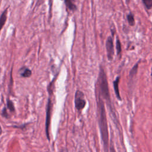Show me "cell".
<instances>
[{"label": "cell", "mask_w": 152, "mask_h": 152, "mask_svg": "<svg viewBox=\"0 0 152 152\" xmlns=\"http://www.w3.org/2000/svg\"><path fill=\"white\" fill-rule=\"evenodd\" d=\"M97 118L100 132L102 140L104 152H108L109 150V131L106 113L104 107V103L101 96L97 94Z\"/></svg>", "instance_id": "6da1fadb"}, {"label": "cell", "mask_w": 152, "mask_h": 152, "mask_svg": "<svg viewBox=\"0 0 152 152\" xmlns=\"http://www.w3.org/2000/svg\"><path fill=\"white\" fill-rule=\"evenodd\" d=\"M97 82H98L97 94H99L102 99H103L106 100V103H107L109 108L110 109V110L112 112V114L114 118V119L115 121H116V115L115 114V112L113 111V109L112 108V103H111V100H110L109 90L108 84H107V77H106V74L103 68H100V69Z\"/></svg>", "instance_id": "7a4b0ae2"}, {"label": "cell", "mask_w": 152, "mask_h": 152, "mask_svg": "<svg viewBox=\"0 0 152 152\" xmlns=\"http://www.w3.org/2000/svg\"><path fill=\"white\" fill-rule=\"evenodd\" d=\"M52 104L50 98H49L48 103L46 108V122H45V131L47 138L49 141H50V136H49V126L50 122V116H51V110H52Z\"/></svg>", "instance_id": "3957f363"}, {"label": "cell", "mask_w": 152, "mask_h": 152, "mask_svg": "<svg viewBox=\"0 0 152 152\" xmlns=\"http://www.w3.org/2000/svg\"><path fill=\"white\" fill-rule=\"evenodd\" d=\"M74 103L75 108L78 111H81L85 107L86 102L84 99V93L81 91L77 90L75 92Z\"/></svg>", "instance_id": "277c9868"}, {"label": "cell", "mask_w": 152, "mask_h": 152, "mask_svg": "<svg viewBox=\"0 0 152 152\" xmlns=\"http://www.w3.org/2000/svg\"><path fill=\"white\" fill-rule=\"evenodd\" d=\"M106 48L107 51V55L109 60H112L114 55V49L113 40L111 37H109L106 42Z\"/></svg>", "instance_id": "5b68a950"}, {"label": "cell", "mask_w": 152, "mask_h": 152, "mask_svg": "<svg viewBox=\"0 0 152 152\" xmlns=\"http://www.w3.org/2000/svg\"><path fill=\"white\" fill-rule=\"evenodd\" d=\"M119 77H118L116 78V80L113 81V88H114L115 93L117 99L119 100H121V97L119 90Z\"/></svg>", "instance_id": "8992f818"}, {"label": "cell", "mask_w": 152, "mask_h": 152, "mask_svg": "<svg viewBox=\"0 0 152 152\" xmlns=\"http://www.w3.org/2000/svg\"><path fill=\"white\" fill-rule=\"evenodd\" d=\"M7 11H8V8L5 9L2 13L1 14V16H0V31L1 30L2 28V27H4V24H5L6 20H7Z\"/></svg>", "instance_id": "52a82bcc"}, {"label": "cell", "mask_w": 152, "mask_h": 152, "mask_svg": "<svg viewBox=\"0 0 152 152\" xmlns=\"http://www.w3.org/2000/svg\"><path fill=\"white\" fill-rule=\"evenodd\" d=\"M75 1V0H64L65 5L70 11H74L76 9Z\"/></svg>", "instance_id": "ba28073f"}, {"label": "cell", "mask_w": 152, "mask_h": 152, "mask_svg": "<svg viewBox=\"0 0 152 152\" xmlns=\"http://www.w3.org/2000/svg\"><path fill=\"white\" fill-rule=\"evenodd\" d=\"M20 75L21 77L24 78H28L30 77L31 75V71L28 69V68H22L20 69Z\"/></svg>", "instance_id": "9c48e42d"}, {"label": "cell", "mask_w": 152, "mask_h": 152, "mask_svg": "<svg viewBox=\"0 0 152 152\" xmlns=\"http://www.w3.org/2000/svg\"><path fill=\"white\" fill-rule=\"evenodd\" d=\"M7 108L11 111V112H14L15 111V107L13 102L10 100L9 99L7 100Z\"/></svg>", "instance_id": "30bf717a"}, {"label": "cell", "mask_w": 152, "mask_h": 152, "mask_svg": "<svg viewBox=\"0 0 152 152\" xmlns=\"http://www.w3.org/2000/svg\"><path fill=\"white\" fill-rule=\"evenodd\" d=\"M127 20H128V23L129 24V25L134 26L135 24L134 18V16L131 14H129L128 15Z\"/></svg>", "instance_id": "8fae6325"}, {"label": "cell", "mask_w": 152, "mask_h": 152, "mask_svg": "<svg viewBox=\"0 0 152 152\" xmlns=\"http://www.w3.org/2000/svg\"><path fill=\"white\" fill-rule=\"evenodd\" d=\"M138 63L134 65V66L132 68V69L131 70L130 73H129V77H132L133 76H134L136 74V73L137 72V69H138Z\"/></svg>", "instance_id": "7c38bea8"}, {"label": "cell", "mask_w": 152, "mask_h": 152, "mask_svg": "<svg viewBox=\"0 0 152 152\" xmlns=\"http://www.w3.org/2000/svg\"><path fill=\"white\" fill-rule=\"evenodd\" d=\"M142 2L147 8L150 9L152 8V0H142Z\"/></svg>", "instance_id": "4fadbf2b"}, {"label": "cell", "mask_w": 152, "mask_h": 152, "mask_svg": "<svg viewBox=\"0 0 152 152\" xmlns=\"http://www.w3.org/2000/svg\"><path fill=\"white\" fill-rule=\"evenodd\" d=\"M116 52L117 53L119 54L120 53L121 51V42L118 39L116 40Z\"/></svg>", "instance_id": "5bb4252c"}, {"label": "cell", "mask_w": 152, "mask_h": 152, "mask_svg": "<svg viewBox=\"0 0 152 152\" xmlns=\"http://www.w3.org/2000/svg\"><path fill=\"white\" fill-rule=\"evenodd\" d=\"M2 116L5 118H9V116L8 115V113H7V109L6 107H4L3 110H2Z\"/></svg>", "instance_id": "9a60e30c"}, {"label": "cell", "mask_w": 152, "mask_h": 152, "mask_svg": "<svg viewBox=\"0 0 152 152\" xmlns=\"http://www.w3.org/2000/svg\"><path fill=\"white\" fill-rule=\"evenodd\" d=\"M109 151L110 152H116V150L115 149V147H114L112 141H111V142H110V145L109 147Z\"/></svg>", "instance_id": "2e32d148"}, {"label": "cell", "mask_w": 152, "mask_h": 152, "mask_svg": "<svg viewBox=\"0 0 152 152\" xmlns=\"http://www.w3.org/2000/svg\"><path fill=\"white\" fill-rule=\"evenodd\" d=\"M42 1H43V0H37V5L40 4V3H41Z\"/></svg>", "instance_id": "e0dca14e"}, {"label": "cell", "mask_w": 152, "mask_h": 152, "mask_svg": "<svg viewBox=\"0 0 152 152\" xmlns=\"http://www.w3.org/2000/svg\"><path fill=\"white\" fill-rule=\"evenodd\" d=\"M2 128H1V126H0V136H1V135L2 134Z\"/></svg>", "instance_id": "ac0fdd59"}]
</instances>
